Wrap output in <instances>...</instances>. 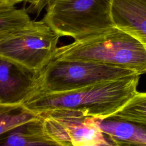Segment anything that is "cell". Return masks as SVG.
Segmentation results:
<instances>
[{
    "label": "cell",
    "instance_id": "6da1fadb",
    "mask_svg": "<svg viewBox=\"0 0 146 146\" xmlns=\"http://www.w3.org/2000/svg\"><path fill=\"white\" fill-rule=\"evenodd\" d=\"M139 78V75L134 74L67 91L35 92L22 105L36 113L68 110L103 119L119 111L133 97Z\"/></svg>",
    "mask_w": 146,
    "mask_h": 146
},
{
    "label": "cell",
    "instance_id": "7a4b0ae2",
    "mask_svg": "<svg viewBox=\"0 0 146 146\" xmlns=\"http://www.w3.org/2000/svg\"><path fill=\"white\" fill-rule=\"evenodd\" d=\"M57 58L82 59L119 66L139 75L146 73V48L137 39L116 26L58 47L52 59Z\"/></svg>",
    "mask_w": 146,
    "mask_h": 146
},
{
    "label": "cell",
    "instance_id": "3957f363",
    "mask_svg": "<svg viewBox=\"0 0 146 146\" xmlns=\"http://www.w3.org/2000/svg\"><path fill=\"white\" fill-rule=\"evenodd\" d=\"M112 0H48L43 20L60 36L75 40L102 33L115 26Z\"/></svg>",
    "mask_w": 146,
    "mask_h": 146
},
{
    "label": "cell",
    "instance_id": "277c9868",
    "mask_svg": "<svg viewBox=\"0 0 146 146\" xmlns=\"http://www.w3.org/2000/svg\"><path fill=\"white\" fill-rule=\"evenodd\" d=\"M134 74H137L126 68L103 63L78 59H52L38 72L35 92L67 91Z\"/></svg>",
    "mask_w": 146,
    "mask_h": 146
},
{
    "label": "cell",
    "instance_id": "5b68a950",
    "mask_svg": "<svg viewBox=\"0 0 146 146\" xmlns=\"http://www.w3.org/2000/svg\"><path fill=\"white\" fill-rule=\"evenodd\" d=\"M60 36L43 19L0 39V58L39 72L54 57Z\"/></svg>",
    "mask_w": 146,
    "mask_h": 146
},
{
    "label": "cell",
    "instance_id": "8992f818",
    "mask_svg": "<svg viewBox=\"0 0 146 146\" xmlns=\"http://www.w3.org/2000/svg\"><path fill=\"white\" fill-rule=\"evenodd\" d=\"M39 114L46 132L58 146L111 145L96 117L68 110H53Z\"/></svg>",
    "mask_w": 146,
    "mask_h": 146
},
{
    "label": "cell",
    "instance_id": "52a82bcc",
    "mask_svg": "<svg viewBox=\"0 0 146 146\" xmlns=\"http://www.w3.org/2000/svg\"><path fill=\"white\" fill-rule=\"evenodd\" d=\"M38 72L0 58V105H22L36 90Z\"/></svg>",
    "mask_w": 146,
    "mask_h": 146
},
{
    "label": "cell",
    "instance_id": "ba28073f",
    "mask_svg": "<svg viewBox=\"0 0 146 146\" xmlns=\"http://www.w3.org/2000/svg\"><path fill=\"white\" fill-rule=\"evenodd\" d=\"M115 26L137 39L146 48V0H112Z\"/></svg>",
    "mask_w": 146,
    "mask_h": 146
},
{
    "label": "cell",
    "instance_id": "9c48e42d",
    "mask_svg": "<svg viewBox=\"0 0 146 146\" xmlns=\"http://www.w3.org/2000/svg\"><path fill=\"white\" fill-rule=\"evenodd\" d=\"M111 145H146V124L109 116L96 118Z\"/></svg>",
    "mask_w": 146,
    "mask_h": 146
},
{
    "label": "cell",
    "instance_id": "30bf717a",
    "mask_svg": "<svg viewBox=\"0 0 146 146\" xmlns=\"http://www.w3.org/2000/svg\"><path fill=\"white\" fill-rule=\"evenodd\" d=\"M1 146L56 145L46 131L43 119L39 117L1 135Z\"/></svg>",
    "mask_w": 146,
    "mask_h": 146
},
{
    "label": "cell",
    "instance_id": "8fae6325",
    "mask_svg": "<svg viewBox=\"0 0 146 146\" xmlns=\"http://www.w3.org/2000/svg\"><path fill=\"white\" fill-rule=\"evenodd\" d=\"M31 21L24 9L13 6L0 7V39L24 29Z\"/></svg>",
    "mask_w": 146,
    "mask_h": 146
},
{
    "label": "cell",
    "instance_id": "7c38bea8",
    "mask_svg": "<svg viewBox=\"0 0 146 146\" xmlns=\"http://www.w3.org/2000/svg\"><path fill=\"white\" fill-rule=\"evenodd\" d=\"M39 114L34 113L22 105L7 106L0 105V134L2 135L22 124L39 117Z\"/></svg>",
    "mask_w": 146,
    "mask_h": 146
},
{
    "label": "cell",
    "instance_id": "4fadbf2b",
    "mask_svg": "<svg viewBox=\"0 0 146 146\" xmlns=\"http://www.w3.org/2000/svg\"><path fill=\"white\" fill-rule=\"evenodd\" d=\"M110 116L146 124V92H137L119 111Z\"/></svg>",
    "mask_w": 146,
    "mask_h": 146
},
{
    "label": "cell",
    "instance_id": "5bb4252c",
    "mask_svg": "<svg viewBox=\"0 0 146 146\" xmlns=\"http://www.w3.org/2000/svg\"><path fill=\"white\" fill-rule=\"evenodd\" d=\"M23 0H0V7L13 6Z\"/></svg>",
    "mask_w": 146,
    "mask_h": 146
}]
</instances>
